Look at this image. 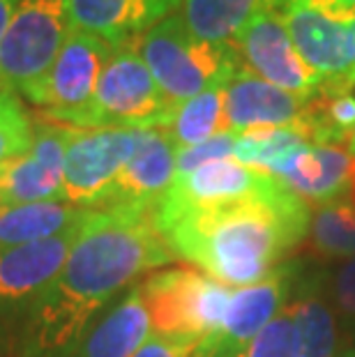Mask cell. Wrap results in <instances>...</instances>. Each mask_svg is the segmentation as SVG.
<instances>
[{
  "instance_id": "52a82bcc",
  "label": "cell",
  "mask_w": 355,
  "mask_h": 357,
  "mask_svg": "<svg viewBox=\"0 0 355 357\" xmlns=\"http://www.w3.org/2000/svg\"><path fill=\"white\" fill-rule=\"evenodd\" d=\"M146 132L148 129L70 127L63 201L83 210H95L125 164L137 153Z\"/></svg>"
},
{
  "instance_id": "1f68e13d",
  "label": "cell",
  "mask_w": 355,
  "mask_h": 357,
  "mask_svg": "<svg viewBox=\"0 0 355 357\" xmlns=\"http://www.w3.org/2000/svg\"><path fill=\"white\" fill-rule=\"evenodd\" d=\"M305 3L337 21H351L355 17V0H305Z\"/></svg>"
},
{
  "instance_id": "d6986e66",
  "label": "cell",
  "mask_w": 355,
  "mask_h": 357,
  "mask_svg": "<svg viewBox=\"0 0 355 357\" xmlns=\"http://www.w3.org/2000/svg\"><path fill=\"white\" fill-rule=\"evenodd\" d=\"M150 316L141 291L132 288L81 341L77 357H134L150 339Z\"/></svg>"
},
{
  "instance_id": "2e32d148",
  "label": "cell",
  "mask_w": 355,
  "mask_h": 357,
  "mask_svg": "<svg viewBox=\"0 0 355 357\" xmlns=\"http://www.w3.org/2000/svg\"><path fill=\"white\" fill-rule=\"evenodd\" d=\"M178 10H183V0H72V21L109 47L123 49L134 47L150 28Z\"/></svg>"
},
{
  "instance_id": "e575fe53",
  "label": "cell",
  "mask_w": 355,
  "mask_h": 357,
  "mask_svg": "<svg viewBox=\"0 0 355 357\" xmlns=\"http://www.w3.org/2000/svg\"><path fill=\"white\" fill-rule=\"evenodd\" d=\"M349 26V35H351V51H353V70H355V17L351 21H346Z\"/></svg>"
},
{
  "instance_id": "5bb4252c",
  "label": "cell",
  "mask_w": 355,
  "mask_h": 357,
  "mask_svg": "<svg viewBox=\"0 0 355 357\" xmlns=\"http://www.w3.org/2000/svg\"><path fill=\"white\" fill-rule=\"evenodd\" d=\"M178 150L162 129H148L95 210H157L176 178Z\"/></svg>"
},
{
  "instance_id": "9a60e30c",
  "label": "cell",
  "mask_w": 355,
  "mask_h": 357,
  "mask_svg": "<svg viewBox=\"0 0 355 357\" xmlns=\"http://www.w3.org/2000/svg\"><path fill=\"white\" fill-rule=\"evenodd\" d=\"M309 97L293 93L259 79L245 67L226 81L224 109L231 134H245L252 129L289 127L300 123Z\"/></svg>"
},
{
  "instance_id": "4fadbf2b",
  "label": "cell",
  "mask_w": 355,
  "mask_h": 357,
  "mask_svg": "<svg viewBox=\"0 0 355 357\" xmlns=\"http://www.w3.org/2000/svg\"><path fill=\"white\" fill-rule=\"evenodd\" d=\"M83 219L54 238L0 249V309L35 302L54 284L70 258Z\"/></svg>"
},
{
  "instance_id": "f1b7e54d",
  "label": "cell",
  "mask_w": 355,
  "mask_h": 357,
  "mask_svg": "<svg viewBox=\"0 0 355 357\" xmlns=\"http://www.w3.org/2000/svg\"><path fill=\"white\" fill-rule=\"evenodd\" d=\"M236 134L226 132L219 134L215 139H210L206 143H199V146L178 150V162H176V176H183V173H190L199 166L208 164V162H217V159H229L233 157V148H236Z\"/></svg>"
},
{
  "instance_id": "277c9868",
  "label": "cell",
  "mask_w": 355,
  "mask_h": 357,
  "mask_svg": "<svg viewBox=\"0 0 355 357\" xmlns=\"http://www.w3.org/2000/svg\"><path fill=\"white\" fill-rule=\"evenodd\" d=\"M173 111L137 47H123L113 51L93 100L47 120L79 129H164Z\"/></svg>"
},
{
  "instance_id": "d6a6232c",
  "label": "cell",
  "mask_w": 355,
  "mask_h": 357,
  "mask_svg": "<svg viewBox=\"0 0 355 357\" xmlns=\"http://www.w3.org/2000/svg\"><path fill=\"white\" fill-rule=\"evenodd\" d=\"M19 3L21 0H0V40H3V35L10 28V21L14 17V12H17Z\"/></svg>"
},
{
  "instance_id": "cb8c5ba5",
  "label": "cell",
  "mask_w": 355,
  "mask_h": 357,
  "mask_svg": "<svg viewBox=\"0 0 355 357\" xmlns=\"http://www.w3.org/2000/svg\"><path fill=\"white\" fill-rule=\"evenodd\" d=\"M307 143H309L307 136L298 123L289 127L252 129V132L240 134L236 139L233 157H236L240 164L249 166V169L273 176L275 169L286 157L298 153Z\"/></svg>"
},
{
  "instance_id": "ba28073f",
  "label": "cell",
  "mask_w": 355,
  "mask_h": 357,
  "mask_svg": "<svg viewBox=\"0 0 355 357\" xmlns=\"http://www.w3.org/2000/svg\"><path fill=\"white\" fill-rule=\"evenodd\" d=\"M113 51L116 49L97 35L74 26L54 65L21 95L35 106H42L44 118L77 111L93 100L95 88Z\"/></svg>"
},
{
  "instance_id": "8fae6325",
  "label": "cell",
  "mask_w": 355,
  "mask_h": 357,
  "mask_svg": "<svg viewBox=\"0 0 355 357\" xmlns=\"http://www.w3.org/2000/svg\"><path fill=\"white\" fill-rule=\"evenodd\" d=\"M70 127L40 123L35 127L33 148L0 166V199L5 208L28 203L63 201L65 153Z\"/></svg>"
},
{
  "instance_id": "6da1fadb",
  "label": "cell",
  "mask_w": 355,
  "mask_h": 357,
  "mask_svg": "<svg viewBox=\"0 0 355 357\" xmlns=\"http://www.w3.org/2000/svg\"><path fill=\"white\" fill-rule=\"evenodd\" d=\"M155 212L88 210L63 272L33 302L30 357H54L79 344L88 321L120 288L171 261Z\"/></svg>"
},
{
  "instance_id": "30bf717a",
  "label": "cell",
  "mask_w": 355,
  "mask_h": 357,
  "mask_svg": "<svg viewBox=\"0 0 355 357\" xmlns=\"http://www.w3.org/2000/svg\"><path fill=\"white\" fill-rule=\"evenodd\" d=\"M277 178L240 164L236 157L208 162L183 176H176L157 205V229H164L173 219L190 210L217 208L236 203L275 185Z\"/></svg>"
},
{
  "instance_id": "603a6c76",
  "label": "cell",
  "mask_w": 355,
  "mask_h": 357,
  "mask_svg": "<svg viewBox=\"0 0 355 357\" xmlns=\"http://www.w3.org/2000/svg\"><path fill=\"white\" fill-rule=\"evenodd\" d=\"M224 88L226 83H217V86L203 90L201 95L176 106L171 123L162 129L176 146V150L199 146V143H206L219 134L229 132L224 109Z\"/></svg>"
},
{
  "instance_id": "5b68a950",
  "label": "cell",
  "mask_w": 355,
  "mask_h": 357,
  "mask_svg": "<svg viewBox=\"0 0 355 357\" xmlns=\"http://www.w3.org/2000/svg\"><path fill=\"white\" fill-rule=\"evenodd\" d=\"M153 334L199 341L194 357H213L231 288L194 270H164L139 286Z\"/></svg>"
},
{
  "instance_id": "9c48e42d",
  "label": "cell",
  "mask_w": 355,
  "mask_h": 357,
  "mask_svg": "<svg viewBox=\"0 0 355 357\" xmlns=\"http://www.w3.org/2000/svg\"><path fill=\"white\" fill-rule=\"evenodd\" d=\"M245 70L298 97H312L323 79L298 53L279 10H263L233 42Z\"/></svg>"
},
{
  "instance_id": "e0dca14e",
  "label": "cell",
  "mask_w": 355,
  "mask_h": 357,
  "mask_svg": "<svg viewBox=\"0 0 355 357\" xmlns=\"http://www.w3.org/2000/svg\"><path fill=\"white\" fill-rule=\"evenodd\" d=\"M353 169L349 150L307 143L277 166L273 178L300 199L321 205L344 201Z\"/></svg>"
},
{
  "instance_id": "4dcf8cb0",
  "label": "cell",
  "mask_w": 355,
  "mask_h": 357,
  "mask_svg": "<svg viewBox=\"0 0 355 357\" xmlns=\"http://www.w3.org/2000/svg\"><path fill=\"white\" fill-rule=\"evenodd\" d=\"M337 302L346 314H355V258L344 265V270L337 277Z\"/></svg>"
},
{
  "instance_id": "4316f807",
  "label": "cell",
  "mask_w": 355,
  "mask_h": 357,
  "mask_svg": "<svg viewBox=\"0 0 355 357\" xmlns=\"http://www.w3.org/2000/svg\"><path fill=\"white\" fill-rule=\"evenodd\" d=\"M33 120L17 97V90H7L0 97V166L26 155L35 141Z\"/></svg>"
},
{
  "instance_id": "836d02e7",
  "label": "cell",
  "mask_w": 355,
  "mask_h": 357,
  "mask_svg": "<svg viewBox=\"0 0 355 357\" xmlns=\"http://www.w3.org/2000/svg\"><path fill=\"white\" fill-rule=\"evenodd\" d=\"M346 203L351 205L355 212V157H353V169H351V180H349V189H346Z\"/></svg>"
},
{
  "instance_id": "44dd1931",
  "label": "cell",
  "mask_w": 355,
  "mask_h": 357,
  "mask_svg": "<svg viewBox=\"0 0 355 357\" xmlns=\"http://www.w3.org/2000/svg\"><path fill=\"white\" fill-rule=\"evenodd\" d=\"M88 210L67 201L14 205L0 212V249L40 242L81 222Z\"/></svg>"
},
{
  "instance_id": "7a4b0ae2",
  "label": "cell",
  "mask_w": 355,
  "mask_h": 357,
  "mask_svg": "<svg viewBox=\"0 0 355 357\" xmlns=\"http://www.w3.org/2000/svg\"><path fill=\"white\" fill-rule=\"evenodd\" d=\"M309 229V205L282 182L249 199L190 210L160 233L171 254L194 263L224 286H254L300 245Z\"/></svg>"
},
{
  "instance_id": "74e56055",
  "label": "cell",
  "mask_w": 355,
  "mask_h": 357,
  "mask_svg": "<svg viewBox=\"0 0 355 357\" xmlns=\"http://www.w3.org/2000/svg\"><path fill=\"white\" fill-rule=\"evenodd\" d=\"M342 357H355V351H351V353H346V355H342Z\"/></svg>"
},
{
  "instance_id": "484cf974",
  "label": "cell",
  "mask_w": 355,
  "mask_h": 357,
  "mask_svg": "<svg viewBox=\"0 0 355 357\" xmlns=\"http://www.w3.org/2000/svg\"><path fill=\"white\" fill-rule=\"evenodd\" d=\"M316 252L328 256H355V212L346 201L323 205L312 226Z\"/></svg>"
},
{
  "instance_id": "ac0fdd59",
  "label": "cell",
  "mask_w": 355,
  "mask_h": 357,
  "mask_svg": "<svg viewBox=\"0 0 355 357\" xmlns=\"http://www.w3.org/2000/svg\"><path fill=\"white\" fill-rule=\"evenodd\" d=\"M289 279L286 272L275 270L268 279L231 293L224 328L217 339L213 357H240L252 339L279 314Z\"/></svg>"
},
{
  "instance_id": "ffe728a7",
  "label": "cell",
  "mask_w": 355,
  "mask_h": 357,
  "mask_svg": "<svg viewBox=\"0 0 355 357\" xmlns=\"http://www.w3.org/2000/svg\"><path fill=\"white\" fill-rule=\"evenodd\" d=\"M284 0H183V17L196 37L233 47L243 30L263 10H279Z\"/></svg>"
},
{
  "instance_id": "83f0119b",
  "label": "cell",
  "mask_w": 355,
  "mask_h": 357,
  "mask_svg": "<svg viewBox=\"0 0 355 357\" xmlns=\"http://www.w3.org/2000/svg\"><path fill=\"white\" fill-rule=\"evenodd\" d=\"M240 357H293V307L277 314Z\"/></svg>"
},
{
  "instance_id": "3957f363",
  "label": "cell",
  "mask_w": 355,
  "mask_h": 357,
  "mask_svg": "<svg viewBox=\"0 0 355 357\" xmlns=\"http://www.w3.org/2000/svg\"><path fill=\"white\" fill-rule=\"evenodd\" d=\"M134 47L173 106H180L217 83H226L243 67L236 47L196 37L187 26L183 10L150 28Z\"/></svg>"
},
{
  "instance_id": "f35d334b",
  "label": "cell",
  "mask_w": 355,
  "mask_h": 357,
  "mask_svg": "<svg viewBox=\"0 0 355 357\" xmlns=\"http://www.w3.org/2000/svg\"><path fill=\"white\" fill-rule=\"evenodd\" d=\"M5 210V203H3V199H0V212H3Z\"/></svg>"
},
{
  "instance_id": "8992f818",
  "label": "cell",
  "mask_w": 355,
  "mask_h": 357,
  "mask_svg": "<svg viewBox=\"0 0 355 357\" xmlns=\"http://www.w3.org/2000/svg\"><path fill=\"white\" fill-rule=\"evenodd\" d=\"M74 30L72 0H21L0 40V81L17 93L42 79Z\"/></svg>"
},
{
  "instance_id": "7402d4cb",
  "label": "cell",
  "mask_w": 355,
  "mask_h": 357,
  "mask_svg": "<svg viewBox=\"0 0 355 357\" xmlns=\"http://www.w3.org/2000/svg\"><path fill=\"white\" fill-rule=\"evenodd\" d=\"M298 125L314 146H349L355 132L353 90L323 83L307 100Z\"/></svg>"
},
{
  "instance_id": "d4e9b609",
  "label": "cell",
  "mask_w": 355,
  "mask_h": 357,
  "mask_svg": "<svg viewBox=\"0 0 355 357\" xmlns=\"http://www.w3.org/2000/svg\"><path fill=\"white\" fill-rule=\"evenodd\" d=\"M335 321L326 305L316 300L293 307V357H332Z\"/></svg>"
},
{
  "instance_id": "7c38bea8",
  "label": "cell",
  "mask_w": 355,
  "mask_h": 357,
  "mask_svg": "<svg viewBox=\"0 0 355 357\" xmlns=\"http://www.w3.org/2000/svg\"><path fill=\"white\" fill-rule=\"evenodd\" d=\"M302 60L326 86L355 88L351 35L346 21L326 17L305 0H284L279 7Z\"/></svg>"
},
{
  "instance_id": "f546056e",
  "label": "cell",
  "mask_w": 355,
  "mask_h": 357,
  "mask_svg": "<svg viewBox=\"0 0 355 357\" xmlns=\"http://www.w3.org/2000/svg\"><path fill=\"white\" fill-rule=\"evenodd\" d=\"M199 341L187 337H162L150 334V339L141 346L134 357H194Z\"/></svg>"
},
{
  "instance_id": "8d00e7d4",
  "label": "cell",
  "mask_w": 355,
  "mask_h": 357,
  "mask_svg": "<svg viewBox=\"0 0 355 357\" xmlns=\"http://www.w3.org/2000/svg\"><path fill=\"white\" fill-rule=\"evenodd\" d=\"M7 90H12V88H10V86H5V83L0 81V97H3V95L7 93Z\"/></svg>"
},
{
  "instance_id": "d590c367",
  "label": "cell",
  "mask_w": 355,
  "mask_h": 357,
  "mask_svg": "<svg viewBox=\"0 0 355 357\" xmlns=\"http://www.w3.org/2000/svg\"><path fill=\"white\" fill-rule=\"evenodd\" d=\"M346 150H349L351 157H355V132H353V136H351V141H349V146H346Z\"/></svg>"
}]
</instances>
